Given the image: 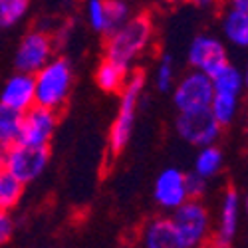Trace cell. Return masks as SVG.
I'll list each match as a JSON object with an SVG mask.
<instances>
[{
	"mask_svg": "<svg viewBox=\"0 0 248 248\" xmlns=\"http://www.w3.org/2000/svg\"><path fill=\"white\" fill-rule=\"evenodd\" d=\"M155 38V24L149 14H131L125 22L106 36L103 58L133 70L137 62L149 52Z\"/></svg>",
	"mask_w": 248,
	"mask_h": 248,
	"instance_id": "1",
	"label": "cell"
},
{
	"mask_svg": "<svg viewBox=\"0 0 248 248\" xmlns=\"http://www.w3.org/2000/svg\"><path fill=\"white\" fill-rule=\"evenodd\" d=\"M147 78L141 70H131L125 84L119 90V108L117 117L111 123V129L108 135V147L111 155H119L129 145L133 127H135V115L139 108V99L145 92Z\"/></svg>",
	"mask_w": 248,
	"mask_h": 248,
	"instance_id": "2",
	"label": "cell"
},
{
	"mask_svg": "<svg viewBox=\"0 0 248 248\" xmlns=\"http://www.w3.org/2000/svg\"><path fill=\"white\" fill-rule=\"evenodd\" d=\"M74 86V70L68 58L54 56L34 74L36 103L48 109L60 111L66 108Z\"/></svg>",
	"mask_w": 248,
	"mask_h": 248,
	"instance_id": "3",
	"label": "cell"
},
{
	"mask_svg": "<svg viewBox=\"0 0 248 248\" xmlns=\"http://www.w3.org/2000/svg\"><path fill=\"white\" fill-rule=\"evenodd\" d=\"M173 222L177 248H197L209 244L213 234V217L202 199H187L169 213Z\"/></svg>",
	"mask_w": 248,
	"mask_h": 248,
	"instance_id": "4",
	"label": "cell"
},
{
	"mask_svg": "<svg viewBox=\"0 0 248 248\" xmlns=\"http://www.w3.org/2000/svg\"><path fill=\"white\" fill-rule=\"evenodd\" d=\"M0 153H2V169L12 173L24 185L42 177L50 163V147H34L18 141Z\"/></svg>",
	"mask_w": 248,
	"mask_h": 248,
	"instance_id": "5",
	"label": "cell"
},
{
	"mask_svg": "<svg viewBox=\"0 0 248 248\" xmlns=\"http://www.w3.org/2000/svg\"><path fill=\"white\" fill-rule=\"evenodd\" d=\"M222 125L215 119L209 108L193 109V111H179L175 117V131L177 135L193 147H202L217 143L222 135Z\"/></svg>",
	"mask_w": 248,
	"mask_h": 248,
	"instance_id": "6",
	"label": "cell"
},
{
	"mask_svg": "<svg viewBox=\"0 0 248 248\" xmlns=\"http://www.w3.org/2000/svg\"><path fill=\"white\" fill-rule=\"evenodd\" d=\"M173 106L177 111H193L209 108L213 99V81L204 72L191 70L173 86Z\"/></svg>",
	"mask_w": 248,
	"mask_h": 248,
	"instance_id": "7",
	"label": "cell"
},
{
	"mask_svg": "<svg viewBox=\"0 0 248 248\" xmlns=\"http://www.w3.org/2000/svg\"><path fill=\"white\" fill-rule=\"evenodd\" d=\"M54 40L48 30H30L20 40L14 54V66L18 72L36 74L54 58Z\"/></svg>",
	"mask_w": 248,
	"mask_h": 248,
	"instance_id": "8",
	"label": "cell"
},
{
	"mask_svg": "<svg viewBox=\"0 0 248 248\" xmlns=\"http://www.w3.org/2000/svg\"><path fill=\"white\" fill-rule=\"evenodd\" d=\"M56 129H58V111L34 103L30 109L22 113L18 143H26V145H34V147H50Z\"/></svg>",
	"mask_w": 248,
	"mask_h": 248,
	"instance_id": "9",
	"label": "cell"
},
{
	"mask_svg": "<svg viewBox=\"0 0 248 248\" xmlns=\"http://www.w3.org/2000/svg\"><path fill=\"white\" fill-rule=\"evenodd\" d=\"M240 206H242L240 193L236 189H226L218 204L217 220H213V234L209 240L213 246L229 248L234 244L240 224Z\"/></svg>",
	"mask_w": 248,
	"mask_h": 248,
	"instance_id": "10",
	"label": "cell"
},
{
	"mask_svg": "<svg viewBox=\"0 0 248 248\" xmlns=\"http://www.w3.org/2000/svg\"><path fill=\"white\" fill-rule=\"evenodd\" d=\"M187 60L193 70H199V72H204L206 76H211L222 64L229 62V52H226L224 44L217 36L201 34L193 38L189 52H187Z\"/></svg>",
	"mask_w": 248,
	"mask_h": 248,
	"instance_id": "11",
	"label": "cell"
},
{
	"mask_svg": "<svg viewBox=\"0 0 248 248\" xmlns=\"http://www.w3.org/2000/svg\"><path fill=\"white\" fill-rule=\"evenodd\" d=\"M189 199L185 187V173L177 167L163 169L153 183V201L165 213L175 211L179 204Z\"/></svg>",
	"mask_w": 248,
	"mask_h": 248,
	"instance_id": "12",
	"label": "cell"
},
{
	"mask_svg": "<svg viewBox=\"0 0 248 248\" xmlns=\"http://www.w3.org/2000/svg\"><path fill=\"white\" fill-rule=\"evenodd\" d=\"M0 103L10 109L24 113L36 103V90H34V74L18 72L6 79L0 92Z\"/></svg>",
	"mask_w": 248,
	"mask_h": 248,
	"instance_id": "13",
	"label": "cell"
},
{
	"mask_svg": "<svg viewBox=\"0 0 248 248\" xmlns=\"http://www.w3.org/2000/svg\"><path fill=\"white\" fill-rule=\"evenodd\" d=\"M139 242L145 248H177V236L169 217H155L143 224Z\"/></svg>",
	"mask_w": 248,
	"mask_h": 248,
	"instance_id": "14",
	"label": "cell"
},
{
	"mask_svg": "<svg viewBox=\"0 0 248 248\" xmlns=\"http://www.w3.org/2000/svg\"><path fill=\"white\" fill-rule=\"evenodd\" d=\"M129 72L131 70L119 66L117 62L103 58L95 70V84L106 93H119V90L123 88V84H125V79L129 76Z\"/></svg>",
	"mask_w": 248,
	"mask_h": 248,
	"instance_id": "15",
	"label": "cell"
},
{
	"mask_svg": "<svg viewBox=\"0 0 248 248\" xmlns=\"http://www.w3.org/2000/svg\"><path fill=\"white\" fill-rule=\"evenodd\" d=\"M222 34L231 44L238 48L248 46V10H236L226 6L222 16Z\"/></svg>",
	"mask_w": 248,
	"mask_h": 248,
	"instance_id": "16",
	"label": "cell"
},
{
	"mask_svg": "<svg viewBox=\"0 0 248 248\" xmlns=\"http://www.w3.org/2000/svg\"><path fill=\"white\" fill-rule=\"evenodd\" d=\"M213 81V92L215 93H231V95H240L244 90V74L238 66L226 62L217 72L211 74Z\"/></svg>",
	"mask_w": 248,
	"mask_h": 248,
	"instance_id": "17",
	"label": "cell"
},
{
	"mask_svg": "<svg viewBox=\"0 0 248 248\" xmlns=\"http://www.w3.org/2000/svg\"><path fill=\"white\" fill-rule=\"evenodd\" d=\"M222 169H224V153L217 143L199 147V153H197L195 163H193V171L197 175L204 177L206 181H211V179L218 177Z\"/></svg>",
	"mask_w": 248,
	"mask_h": 248,
	"instance_id": "18",
	"label": "cell"
},
{
	"mask_svg": "<svg viewBox=\"0 0 248 248\" xmlns=\"http://www.w3.org/2000/svg\"><path fill=\"white\" fill-rule=\"evenodd\" d=\"M240 95H231V93H215L209 103V109L215 115V119L220 123L222 127H229L234 123L240 111Z\"/></svg>",
	"mask_w": 248,
	"mask_h": 248,
	"instance_id": "19",
	"label": "cell"
},
{
	"mask_svg": "<svg viewBox=\"0 0 248 248\" xmlns=\"http://www.w3.org/2000/svg\"><path fill=\"white\" fill-rule=\"evenodd\" d=\"M24 187L26 185L6 169L0 171V209L4 211L16 209L24 197Z\"/></svg>",
	"mask_w": 248,
	"mask_h": 248,
	"instance_id": "20",
	"label": "cell"
},
{
	"mask_svg": "<svg viewBox=\"0 0 248 248\" xmlns=\"http://www.w3.org/2000/svg\"><path fill=\"white\" fill-rule=\"evenodd\" d=\"M20 121H22V113L0 103V151L8 149L18 141Z\"/></svg>",
	"mask_w": 248,
	"mask_h": 248,
	"instance_id": "21",
	"label": "cell"
},
{
	"mask_svg": "<svg viewBox=\"0 0 248 248\" xmlns=\"http://www.w3.org/2000/svg\"><path fill=\"white\" fill-rule=\"evenodd\" d=\"M30 0H0V28H14L26 18Z\"/></svg>",
	"mask_w": 248,
	"mask_h": 248,
	"instance_id": "22",
	"label": "cell"
},
{
	"mask_svg": "<svg viewBox=\"0 0 248 248\" xmlns=\"http://www.w3.org/2000/svg\"><path fill=\"white\" fill-rule=\"evenodd\" d=\"M177 79V70H175V62L169 54H165L159 58L157 68H155V88L163 93H167L173 90Z\"/></svg>",
	"mask_w": 248,
	"mask_h": 248,
	"instance_id": "23",
	"label": "cell"
},
{
	"mask_svg": "<svg viewBox=\"0 0 248 248\" xmlns=\"http://www.w3.org/2000/svg\"><path fill=\"white\" fill-rule=\"evenodd\" d=\"M106 14H108V34H109L133 14V6L129 0H106Z\"/></svg>",
	"mask_w": 248,
	"mask_h": 248,
	"instance_id": "24",
	"label": "cell"
},
{
	"mask_svg": "<svg viewBox=\"0 0 248 248\" xmlns=\"http://www.w3.org/2000/svg\"><path fill=\"white\" fill-rule=\"evenodd\" d=\"M86 20L95 34H108V14L106 0H88L86 2Z\"/></svg>",
	"mask_w": 248,
	"mask_h": 248,
	"instance_id": "25",
	"label": "cell"
},
{
	"mask_svg": "<svg viewBox=\"0 0 248 248\" xmlns=\"http://www.w3.org/2000/svg\"><path fill=\"white\" fill-rule=\"evenodd\" d=\"M185 187H187L189 199H202L206 195V189H209V181L197 175L195 171H191V173H185Z\"/></svg>",
	"mask_w": 248,
	"mask_h": 248,
	"instance_id": "26",
	"label": "cell"
},
{
	"mask_svg": "<svg viewBox=\"0 0 248 248\" xmlns=\"http://www.w3.org/2000/svg\"><path fill=\"white\" fill-rule=\"evenodd\" d=\"M14 234V218L10 217V211L0 209V246L10 242Z\"/></svg>",
	"mask_w": 248,
	"mask_h": 248,
	"instance_id": "27",
	"label": "cell"
},
{
	"mask_svg": "<svg viewBox=\"0 0 248 248\" xmlns=\"http://www.w3.org/2000/svg\"><path fill=\"white\" fill-rule=\"evenodd\" d=\"M187 2H191V4H195L199 8H215V6H218L222 2V0H187Z\"/></svg>",
	"mask_w": 248,
	"mask_h": 248,
	"instance_id": "28",
	"label": "cell"
},
{
	"mask_svg": "<svg viewBox=\"0 0 248 248\" xmlns=\"http://www.w3.org/2000/svg\"><path fill=\"white\" fill-rule=\"evenodd\" d=\"M226 6L236 10H248V0H226Z\"/></svg>",
	"mask_w": 248,
	"mask_h": 248,
	"instance_id": "29",
	"label": "cell"
},
{
	"mask_svg": "<svg viewBox=\"0 0 248 248\" xmlns=\"http://www.w3.org/2000/svg\"><path fill=\"white\" fill-rule=\"evenodd\" d=\"M159 4H165V6H173V4H177V2H181V0H157Z\"/></svg>",
	"mask_w": 248,
	"mask_h": 248,
	"instance_id": "30",
	"label": "cell"
},
{
	"mask_svg": "<svg viewBox=\"0 0 248 248\" xmlns=\"http://www.w3.org/2000/svg\"><path fill=\"white\" fill-rule=\"evenodd\" d=\"M0 171H2V153H0Z\"/></svg>",
	"mask_w": 248,
	"mask_h": 248,
	"instance_id": "31",
	"label": "cell"
},
{
	"mask_svg": "<svg viewBox=\"0 0 248 248\" xmlns=\"http://www.w3.org/2000/svg\"><path fill=\"white\" fill-rule=\"evenodd\" d=\"M64 2H66V4H74V2H76V0H64Z\"/></svg>",
	"mask_w": 248,
	"mask_h": 248,
	"instance_id": "32",
	"label": "cell"
}]
</instances>
